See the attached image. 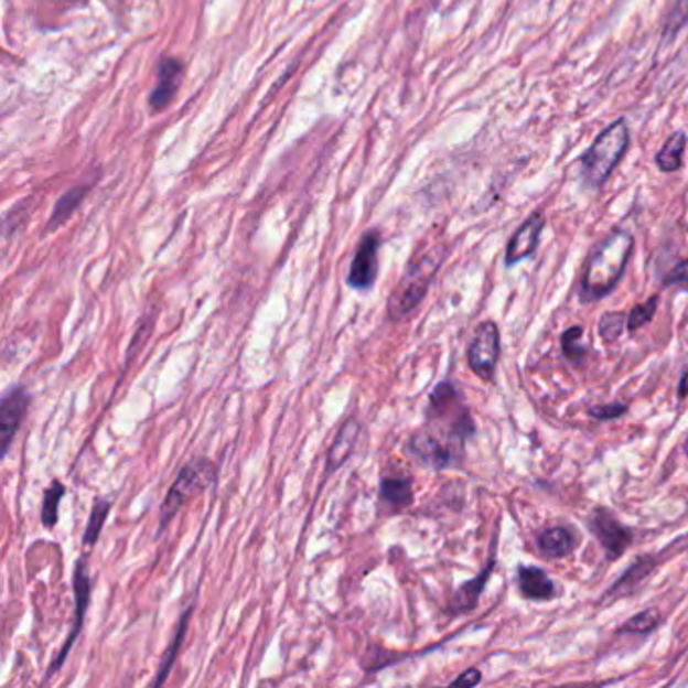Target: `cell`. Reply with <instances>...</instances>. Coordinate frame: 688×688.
<instances>
[{
  "mask_svg": "<svg viewBox=\"0 0 688 688\" xmlns=\"http://www.w3.org/2000/svg\"><path fill=\"white\" fill-rule=\"evenodd\" d=\"M424 415V427L463 459L464 447L475 437L476 427L461 390L452 381H440L428 396Z\"/></svg>",
  "mask_w": 688,
  "mask_h": 688,
  "instance_id": "1",
  "label": "cell"
},
{
  "mask_svg": "<svg viewBox=\"0 0 688 688\" xmlns=\"http://www.w3.org/2000/svg\"><path fill=\"white\" fill-rule=\"evenodd\" d=\"M634 249V238L626 230H616L593 250L582 279L583 301H598L617 286Z\"/></svg>",
  "mask_w": 688,
  "mask_h": 688,
  "instance_id": "2",
  "label": "cell"
},
{
  "mask_svg": "<svg viewBox=\"0 0 688 688\" xmlns=\"http://www.w3.org/2000/svg\"><path fill=\"white\" fill-rule=\"evenodd\" d=\"M440 262L442 252L434 249L408 265L386 305L390 321L406 320L424 301L434 275L439 273Z\"/></svg>",
  "mask_w": 688,
  "mask_h": 688,
  "instance_id": "3",
  "label": "cell"
},
{
  "mask_svg": "<svg viewBox=\"0 0 688 688\" xmlns=\"http://www.w3.org/2000/svg\"><path fill=\"white\" fill-rule=\"evenodd\" d=\"M628 143V123L624 119H617L595 138L582 162L583 180L590 189H600L610 179L622 155L626 154Z\"/></svg>",
  "mask_w": 688,
  "mask_h": 688,
  "instance_id": "4",
  "label": "cell"
},
{
  "mask_svg": "<svg viewBox=\"0 0 688 688\" xmlns=\"http://www.w3.org/2000/svg\"><path fill=\"white\" fill-rule=\"evenodd\" d=\"M216 481V469L208 459H194L191 463L180 469L176 481L168 488L166 498L160 507V522H158V535L164 534L168 525L179 515L182 507L191 501L196 493L211 487Z\"/></svg>",
  "mask_w": 688,
  "mask_h": 688,
  "instance_id": "5",
  "label": "cell"
},
{
  "mask_svg": "<svg viewBox=\"0 0 688 688\" xmlns=\"http://www.w3.org/2000/svg\"><path fill=\"white\" fill-rule=\"evenodd\" d=\"M92 585H94V580H92V576H89V566H87V558L77 559V563H75V570H73V595H75V617H73L72 630H69V634H67V641L63 644V648H61L57 656H55V660L51 663L49 666L47 675H45V680L53 677L57 670H60L63 663L67 660V656L72 653L73 646H75V642H77V636L82 634V630H84L85 616H87V608H89V600H92Z\"/></svg>",
  "mask_w": 688,
  "mask_h": 688,
  "instance_id": "6",
  "label": "cell"
},
{
  "mask_svg": "<svg viewBox=\"0 0 688 688\" xmlns=\"http://www.w3.org/2000/svg\"><path fill=\"white\" fill-rule=\"evenodd\" d=\"M498 356H501V335L497 323L495 321L479 323L466 352L469 366L481 380L493 381Z\"/></svg>",
  "mask_w": 688,
  "mask_h": 688,
  "instance_id": "7",
  "label": "cell"
},
{
  "mask_svg": "<svg viewBox=\"0 0 688 688\" xmlns=\"http://www.w3.org/2000/svg\"><path fill=\"white\" fill-rule=\"evenodd\" d=\"M33 396L24 386H11L0 398V459L11 451Z\"/></svg>",
  "mask_w": 688,
  "mask_h": 688,
  "instance_id": "8",
  "label": "cell"
},
{
  "mask_svg": "<svg viewBox=\"0 0 688 688\" xmlns=\"http://www.w3.org/2000/svg\"><path fill=\"white\" fill-rule=\"evenodd\" d=\"M381 238L378 230H369L366 233L359 245H357L356 255L350 265L347 271V286L356 291H369L378 281L380 273V261H378V252H380Z\"/></svg>",
  "mask_w": 688,
  "mask_h": 688,
  "instance_id": "9",
  "label": "cell"
},
{
  "mask_svg": "<svg viewBox=\"0 0 688 688\" xmlns=\"http://www.w3.org/2000/svg\"><path fill=\"white\" fill-rule=\"evenodd\" d=\"M406 454L412 456L416 463L432 469V471H444V469L456 466L463 461L442 440L437 439L427 427L418 428L415 434L408 439Z\"/></svg>",
  "mask_w": 688,
  "mask_h": 688,
  "instance_id": "10",
  "label": "cell"
},
{
  "mask_svg": "<svg viewBox=\"0 0 688 688\" xmlns=\"http://www.w3.org/2000/svg\"><path fill=\"white\" fill-rule=\"evenodd\" d=\"M588 525H590V531L595 535V539L604 547L605 556L612 561L620 558L632 544V531L626 525L617 522L608 509L593 510Z\"/></svg>",
  "mask_w": 688,
  "mask_h": 688,
  "instance_id": "11",
  "label": "cell"
},
{
  "mask_svg": "<svg viewBox=\"0 0 688 688\" xmlns=\"http://www.w3.org/2000/svg\"><path fill=\"white\" fill-rule=\"evenodd\" d=\"M362 434V422L356 415L347 416L344 422L337 428L335 437H333L332 447L327 451V459H325V479H330L333 473H337L347 459L354 454L357 447V440Z\"/></svg>",
  "mask_w": 688,
  "mask_h": 688,
  "instance_id": "12",
  "label": "cell"
},
{
  "mask_svg": "<svg viewBox=\"0 0 688 688\" xmlns=\"http://www.w3.org/2000/svg\"><path fill=\"white\" fill-rule=\"evenodd\" d=\"M544 226H546V216L541 213H534L517 228V233L513 235L507 245V255H505V261L509 267L534 255Z\"/></svg>",
  "mask_w": 688,
  "mask_h": 688,
  "instance_id": "13",
  "label": "cell"
},
{
  "mask_svg": "<svg viewBox=\"0 0 688 688\" xmlns=\"http://www.w3.org/2000/svg\"><path fill=\"white\" fill-rule=\"evenodd\" d=\"M415 488L412 479L404 475H381L378 507L388 515H396L412 507Z\"/></svg>",
  "mask_w": 688,
  "mask_h": 688,
  "instance_id": "14",
  "label": "cell"
},
{
  "mask_svg": "<svg viewBox=\"0 0 688 688\" xmlns=\"http://www.w3.org/2000/svg\"><path fill=\"white\" fill-rule=\"evenodd\" d=\"M493 570H495V553L491 556V561H488V566L485 570L481 571L473 580L464 582L463 585L454 592L451 605H449V614H451V616H459V614H466V612H473V610H475L479 600H481V593L485 590V585H487L488 578H491Z\"/></svg>",
  "mask_w": 688,
  "mask_h": 688,
  "instance_id": "15",
  "label": "cell"
},
{
  "mask_svg": "<svg viewBox=\"0 0 688 688\" xmlns=\"http://www.w3.org/2000/svg\"><path fill=\"white\" fill-rule=\"evenodd\" d=\"M537 547L546 559L566 558L576 549V534L563 525L547 527L546 531H541L537 537Z\"/></svg>",
  "mask_w": 688,
  "mask_h": 688,
  "instance_id": "16",
  "label": "cell"
},
{
  "mask_svg": "<svg viewBox=\"0 0 688 688\" xmlns=\"http://www.w3.org/2000/svg\"><path fill=\"white\" fill-rule=\"evenodd\" d=\"M519 590L527 600H551L556 595V583L549 580L546 571L534 566H522L517 576Z\"/></svg>",
  "mask_w": 688,
  "mask_h": 688,
  "instance_id": "17",
  "label": "cell"
},
{
  "mask_svg": "<svg viewBox=\"0 0 688 688\" xmlns=\"http://www.w3.org/2000/svg\"><path fill=\"white\" fill-rule=\"evenodd\" d=\"M180 75H182L180 61L164 60L160 63V79L150 96V104L154 109H164L172 101V97L176 96Z\"/></svg>",
  "mask_w": 688,
  "mask_h": 688,
  "instance_id": "18",
  "label": "cell"
},
{
  "mask_svg": "<svg viewBox=\"0 0 688 688\" xmlns=\"http://www.w3.org/2000/svg\"><path fill=\"white\" fill-rule=\"evenodd\" d=\"M192 612H194V605H189L184 612H182V616H180L179 630H176V634H174V638H172V644L168 646L166 653L162 656V665L158 668V675H155L154 687H162L164 682H166L168 677H170V670H172V666L176 663V656H179L180 646H182V641H184V636H186V630H189V620H191Z\"/></svg>",
  "mask_w": 688,
  "mask_h": 688,
  "instance_id": "19",
  "label": "cell"
},
{
  "mask_svg": "<svg viewBox=\"0 0 688 688\" xmlns=\"http://www.w3.org/2000/svg\"><path fill=\"white\" fill-rule=\"evenodd\" d=\"M65 495H67V487L57 479L45 488L43 505H41V523L45 529H53L60 522V505Z\"/></svg>",
  "mask_w": 688,
  "mask_h": 688,
  "instance_id": "20",
  "label": "cell"
},
{
  "mask_svg": "<svg viewBox=\"0 0 688 688\" xmlns=\"http://www.w3.org/2000/svg\"><path fill=\"white\" fill-rule=\"evenodd\" d=\"M685 148H687V136L682 131L673 133L668 140H666L663 150L656 155V162L660 170L665 172H675L678 168L682 166V154H685Z\"/></svg>",
  "mask_w": 688,
  "mask_h": 688,
  "instance_id": "21",
  "label": "cell"
},
{
  "mask_svg": "<svg viewBox=\"0 0 688 688\" xmlns=\"http://www.w3.org/2000/svg\"><path fill=\"white\" fill-rule=\"evenodd\" d=\"M109 510H111V498L97 497L94 501V507H92V513H89V522H87V527H85V547H94L99 541L101 531H104V525H106L107 517H109Z\"/></svg>",
  "mask_w": 688,
  "mask_h": 688,
  "instance_id": "22",
  "label": "cell"
},
{
  "mask_svg": "<svg viewBox=\"0 0 688 688\" xmlns=\"http://www.w3.org/2000/svg\"><path fill=\"white\" fill-rule=\"evenodd\" d=\"M583 327L582 325H576L566 330V333L561 335V347H563V354L566 357L573 362V364H583L585 356H588V347L582 344Z\"/></svg>",
  "mask_w": 688,
  "mask_h": 688,
  "instance_id": "23",
  "label": "cell"
},
{
  "mask_svg": "<svg viewBox=\"0 0 688 688\" xmlns=\"http://www.w3.org/2000/svg\"><path fill=\"white\" fill-rule=\"evenodd\" d=\"M624 327H628V315L616 313V311H610V313H604L602 320L598 323V333H600V337H602L604 342L614 344V342H617V340L622 337Z\"/></svg>",
  "mask_w": 688,
  "mask_h": 688,
  "instance_id": "24",
  "label": "cell"
},
{
  "mask_svg": "<svg viewBox=\"0 0 688 688\" xmlns=\"http://www.w3.org/2000/svg\"><path fill=\"white\" fill-rule=\"evenodd\" d=\"M658 624H660V614L654 608H648L641 614L630 617L628 622L620 628V634H641L642 636V634L653 632Z\"/></svg>",
  "mask_w": 688,
  "mask_h": 688,
  "instance_id": "25",
  "label": "cell"
},
{
  "mask_svg": "<svg viewBox=\"0 0 688 688\" xmlns=\"http://www.w3.org/2000/svg\"><path fill=\"white\" fill-rule=\"evenodd\" d=\"M82 194H84V191L69 192V194H65V196H63V198L57 202V206H55V213H53V216H51V221H49V230H55L57 226L63 225V223H65V221H67V218L72 216V213L73 211H75V208H77V204H79V201L84 198Z\"/></svg>",
  "mask_w": 688,
  "mask_h": 688,
  "instance_id": "26",
  "label": "cell"
},
{
  "mask_svg": "<svg viewBox=\"0 0 688 688\" xmlns=\"http://www.w3.org/2000/svg\"><path fill=\"white\" fill-rule=\"evenodd\" d=\"M656 309H658V297H651L646 303L632 309L628 315V332H636L644 325H648L653 321Z\"/></svg>",
  "mask_w": 688,
  "mask_h": 688,
  "instance_id": "27",
  "label": "cell"
},
{
  "mask_svg": "<svg viewBox=\"0 0 688 688\" xmlns=\"http://www.w3.org/2000/svg\"><path fill=\"white\" fill-rule=\"evenodd\" d=\"M688 21V0H677L666 21L665 39H673Z\"/></svg>",
  "mask_w": 688,
  "mask_h": 688,
  "instance_id": "28",
  "label": "cell"
},
{
  "mask_svg": "<svg viewBox=\"0 0 688 688\" xmlns=\"http://www.w3.org/2000/svg\"><path fill=\"white\" fill-rule=\"evenodd\" d=\"M628 412V406L626 404L612 402L602 404V406H592L590 408V416L595 420H614Z\"/></svg>",
  "mask_w": 688,
  "mask_h": 688,
  "instance_id": "29",
  "label": "cell"
},
{
  "mask_svg": "<svg viewBox=\"0 0 688 688\" xmlns=\"http://www.w3.org/2000/svg\"><path fill=\"white\" fill-rule=\"evenodd\" d=\"M479 682H481V673H479L476 668H471V670L463 673L461 677H456L452 680L454 687H475Z\"/></svg>",
  "mask_w": 688,
  "mask_h": 688,
  "instance_id": "30",
  "label": "cell"
},
{
  "mask_svg": "<svg viewBox=\"0 0 688 688\" xmlns=\"http://www.w3.org/2000/svg\"><path fill=\"white\" fill-rule=\"evenodd\" d=\"M666 283H687L688 286V261L678 262L675 271L668 275Z\"/></svg>",
  "mask_w": 688,
  "mask_h": 688,
  "instance_id": "31",
  "label": "cell"
},
{
  "mask_svg": "<svg viewBox=\"0 0 688 688\" xmlns=\"http://www.w3.org/2000/svg\"><path fill=\"white\" fill-rule=\"evenodd\" d=\"M685 452H687V456H688V439H687V444H685Z\"/></svg>",
  "mask_w": 688,
  "mask_h": 688,
  "instance_id": "32",
  "label": "cell"
}]
</instances>
